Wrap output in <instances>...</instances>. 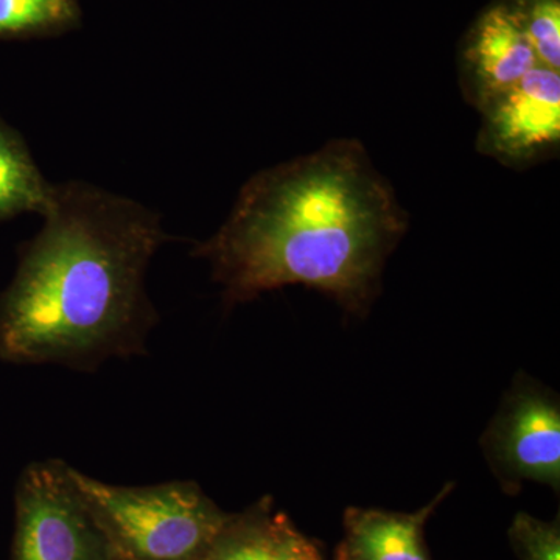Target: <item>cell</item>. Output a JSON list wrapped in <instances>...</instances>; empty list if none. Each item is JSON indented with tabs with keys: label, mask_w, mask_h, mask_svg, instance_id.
<instances>
[{
	"label": "cell",
	"mask_w": 560,
	"mask_h": 560,
	"mask_svg": "<svg viewBox=\"0 0 560 560\" xmlns=\"http://www.w3.org/2000/svg\"><path fill=\"white\" fill-rule=\"evenodd\" d=\"M407 228V212L363 143L335 139L254 175L197 254L228 304L304 285L360 313Z\"/></svg>",
	"instance_id": "obj_1"
},
{
	"label": "cell",
	"mask_w": 560,
	"mask_h": 560,
	"mask_svg": "<svg viewBox=\"0 0 560 560\" xmlns=\"http://www.w3.org/2000/svg\"><path fill=\"white\" fill-rule=\"evenodd\" d=\"M44 226L0 300V348L24 361H88L130 349L150 323L143 278L165 241L139 202L83 183L54 186Z\"/></svg>",
	"instance_id": "obj_2"
},
{
	"label": "cell",
	"mask_w": 560,
	"mask_h": 560,
	"mask_svg": "<svg viewBox=\"0 0 560 560\" xmlns=\"http://www.w3.org/2000/svg\"><path fill=\"white\" fill-rule=\"evenodd\" d=\"M69 470L124 560H201L231 518L194 482L121 488Z\"/></svg>",
	"instance_id": "obj_3"
},
{
	"label": "cell",
	"mask_w": 560,
	"mask_h": 560,
	"mask_svg": "<svg viewBox=\"0 0 560 560\" xmlns=\"http://www.w3.org/2000/svg\"><path fill=\"white\" fill-rule=\"evenodd\" d=\"M113 545L60 460L35 464L20 493V560H109Z\"/></svg>",
	"instance_id": "obj_4"
},
{
	"label": "cell",
	"mask_w": 560,
	"mask_h": 560,
	"mask_svg": "<svg viewBox=\"0 0 560 560\" xmlns=\"http://www.w3.org/2000/svg\"><path fill=\"white\" fill-rule=\"evenodd\" d=\"M482 448L504 486L534 481L559 490L558 397L528 378L515 383L490 422Z\"/></svg>",
	"instance_id": "obj_5"
},
{
	"label": "cell",
	"mask_w": 560,
	"mask_h": 560,
	"mask_svg": "<svg viewBox=\"0 0 560 560\" xmlns=\"http://www.w3.org/2000/svg\"><path fill=\"white\" fill-rule=\"evenodd\" d=\"M477 149L511 167L555 156L560 143V70L537 65L478 109Z\"/></svg>",
	"instance_id": "obj_6"
},
{
	"label": "cell",
	"mask_w": 560,
	"mask_h": 560,
	"mask_svg": "<svg viewBox=\"0 0 560 560\" xmlns=\"http://www.w3.org/2000/svg\"><path fill=\"white\" fill-rule=\"evenodd\" d=\"M539 65L510 0L495 3L478 18L460 50L464 97L480 109Z\"/></svg>",
	"instance_id": "obj_7"
},
{
	"label": "cell",
	"mask_w": 560,
	"mask_h": 560,
	"mask_svg": "<svg viewBox=\"0 0 560 560\" xmlns=\"http://www.w3.org/2000/svg\"><path fill=\"white\" fill-rule=\"evenodd\" d=\"M453 485L416 512H389L349 508L345 512V539L338 560H431L423 528Z\"/></svg>",
	"instance_id": "obj_8"
},
{
	"label": "cell",
	"mask_w": 560,
	"mask_h": 560,
	"mask_svg": "<svg viewBox=\"0 0 560 560\" xmlns=\"http://www.w3.org/2000/svg\"><path fill=\"white\" fill-rule=\"evenodd\" d=\"M54 186L44 179L20 132L0 119V221L21 213L43 215Z\"/></svg>",
	"instance_id": "obj_9"
},
{
	"label": "cell",
	"mask_w": 560,
	"mask_h": 560,
	"mask_svg": "<svg viewBox=\"0 0 560 560\" xmlns=\"http://www.w3.org/2000/svg\"><path fill=\"white\" fill-rule=\"evenodd\" d=\"M280 518L272 517L267 500L238 517L231 515L201 560H275Z\"/></svg>",
	"instance_id": "obj_10"
},
{
	"label": "cell",
	"mask_w": 560,
	"mask_h": 560,
	"mask_svg": "<svg viewBox=\"0 0 560 560\" xmlns=\"http://www.w3.org/2000/svg\"><path fill=\"white\" fill-rule=\"evenodd\" d=\"M77 0H0V39H25L69 31L79 22Z\"/></svg>",
	"instance_id": "obj_11"
},
{
	"label": "cell",
	"mask_w": 560,
	"mask_h": 560,
	"mask_svg": "<svg viewBox=\"0 0 560 560\" xmlns=\"http://www.w3.org/2000/svg\"><path fill=\"white\" fill-rule=\"evenodd\" d=\"M539 65L560 70V0H510Z\"/></svg>",
	"instance_id": "obj_12"
},
{
	"label": "cell",
	"mask_w": 560,
	"mask_h": 560,
	"mask_svg": "<svg viewBox=\"0 0 560 560\" xmlns=\"http://www.w3.org/2000/svg\"><path fill=\"white\" fill-rule=\"evenodd\" d=\"M508 536L521 560H560L559 521L544 522L518 512Z\"/></svg>",
	"instance_id": "obj_13"
},
{
	"label": "cell",
	"mask_w": 560,
	"mask_h": 560,
	"mask_svg": "<svg viewBox=\"0 0 560 560\" xmlns=\"http://www.w3.org/2000/svg\"><path fill=\"white\" fill-rule=\"evenodd\" d=\"M275 560H324L318 545L294 528L293 523L282 515Z\"/></svg>",
	"instance_id": "obj_14"
}]
</instances>
